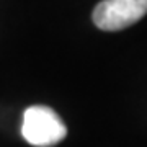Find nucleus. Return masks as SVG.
Listing matches in <instances>:
<instances>
[{"mask_svg": "<svg viewBox=\"0 0 147 147\" xmlns=\"http://www.w3.org/2000/svg\"><path fill=\"white\" fill-rule=\"evenodd\" d=\"M21 136L34 147H53L67 136V127L53 108L34 105L23 115Z\"/></svg>", "mask_w": 147, "mask_h": 147, "instance_id": "f257e3e1", "label": "nucleus"}, {"mask_svg": "<svg viewBox=\"0 0 147 147\" xmlns=\"http://www.w3.org/2000/svg\"><path fill=\"white\" fill-rule=\"evenodd\" d=\"M147 13V0H101L93 8V23L103 31H119Z\"/></svg>", "mask_w": 147, "mask_h": 147, "instance_id": "f03ea898", "label": "nucleus"}]
</instances>
